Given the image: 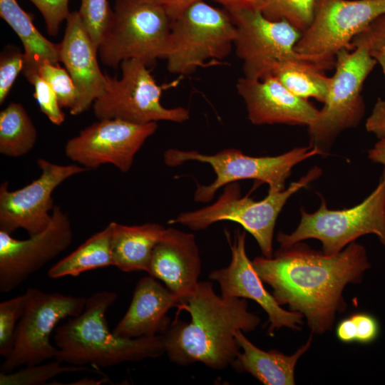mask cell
Wrapping results in <instances>:
<instances>
[{
    "label": "cell",
    "mask_w": 385,
    "mask_h": 385,
    "mask_svg": "<svg viewBox=\"0 0 385 385\" xmlns=\"http://www.w3.org/2000/svg\"><path fill=\"white\" fill-rule=\"evenodd\" d=\"M120 66L121 76L108 75L104 93L93 102V113L98 120L120 119L145 124L160 120L183 123L189 119L188 109L168 108L161 104L163 87L157 84L144 62L126 59Z\"/></svg>",
    "instance_id": "obj_11"
},
{
    "label": "cell",
    "mask_w": 385,
    "mask_h": 385,
    "mask_svg": "<svg viewBox=\"0 0 385 385\" xmlns=\"http://www.w3.org/2000/svg\"><path fill=\"white\" fill-rule=\"evenodd\" d=\"M37 138L36 127L24 107L11 102L0 112V153L17 158L27 154Z\"/></svg>",
    "instance_id": "obj_27"
},
{
    "label": "cell",
    "mask_w": 385,
    "mask_h": 385,
    "mask_svg": "<svg viewBox=\"0 0 385 385\" xmlns=\"http://www.w3.org/2000/svg\"><path fill=\"white\" fill-rule=\"evenodd\" d=\"M157 128V122L138 124L120 119L98 120L67 141L65 155L86 170L112 164L125 173Z\"/></svg>",
    "instance_id": "obj_14"
},
{
    "label": "cell",
    "mask_w": 385,
    "mask_h": 385,
    "mask_svg": "<svg viewBox=\"0 0 385 385\" xmlns=\"http://www.w3.org/2000/svg\"><path fill=\"white\" fill-rule=\"evenodd\" d=\"M366 129L379 140L385 139V100L379 98L366 120Z\"/></svg>",
    "instance_id": "obj_38"
},
{
    "label": "cell",
    "mask_w": 385,
    "mask_h": 385,
    "mask_svg": "<svg viewBox=\"0 0 385 385\" xmlns=\"http://www.w3.org/2000/svg\"><path fill=\"white\" fill-rule=\"evenodd\" d=\"M236 88L246 105L248 119L255 125L308 127L319 113L308 100L291 93L272 74L257 80L240 78Z\"/></svg>",
    "instance_id": "obj_18"
},
{
    "label": "cell",
    "mask_w": 385,
    "mask_h": 385,
    "mask_svg": "<svg viewBox=\"0 0 385 385\" xmlns=\"http://www.w3.org/2000/svg\"><path fill=\"white\" fill-rule=\"evenodd\" d=\"M62 362L55 359L46 364L26 366L9 373L0 372L1 385H39L64 373L94 371L88 366L73 365L62 366Z\"/></svg>",
    "instance_id": "obj_29"
},
{
    "label": "cell",
    "mask_w": 385,
    "mask_h": 385,
    "mask_svg": "<svg viewBox=\"0 0 385 385\" xmlns=\"http://www.w3.org/2000/svg\"><path fill=\"white\" fill-rule=\"evenodd\" d=\"M112 222L113 266L124 272H148L153 250L166 228L154 222L132 226Z\"/></svg>",
    "instance_id": "obj_23"
},
{
    "label": "cell",
    "mask_w": 385,
    "mask_h": 385,
    "mask_svg": "<svg viewBox=\"0 0 385 385\" xmlns=\"http://www.w3.org/2000/svg\"><path fill=\"white\" fill-rule=\"evenodd\" d=\"M41 14L48 34L56 36L59 27L70 14L69 0H29Z\"/></svg>",
    "instance_id": "obj_35"
},
{
    "label": "cell",
    "mask_w": 385,
    "mask_h": 385,
    "mask_svg": "<svg viewBox=\"0 0 385 385\" xmlns=\"http://www.w3.org/2000/svg\"><path fill=\"white\" fill-rule=\"evenodd\" d=\"M176 307L188 312L190 321L176 319L162 335L165 354L180 366L200 362L215 370L225 369L240 348L235 332H252L260 322L247 310L246 299L217 295L207 281L199 282Z\"/></svg>",
    "instance_id": "obj_2"
},
{
    "label": "cell",
    "mask_w": 385,
    "mask_h": 385,
    "mask_svg": "<svg viewBox=\"0 0 385 385\" xmlns=\"http://www.w3.org/2000/svg\"><path fill=\"white\" fill-rule=\"evenodd\" d=\"M0 16L12 28L24 46L23 75L31 83L41 66L58 63L59 43H53L35 27L33 19L16 0H0Z\"/></svg>",
    "instance_id": "obj_24"
},
{
    "label": "cell",
    "mask_w": 385,
    "mask_h": 385,
    "mask_svg": "<svg viewBox=\"0 0 385 385\" xmlns=\"http://www.w3.org/2000/svg\"><path fill=\"white\" fill-rule=\"evenodd\" d=\"M384 14L385 0H318L312 23L295 50L324 71L332 69L337 54L352 50L353 38Z\"/></svg>",
    "instance_id": "obj_10"
},
{
    "label": "cell",
    "mask_w": 385,
    "mask_h": 385,
    "mask_svg": "<svg viewBox=\"0 0 385 385\" xmlns=\"http://www.w3.org/2000/svg\"><path fill=\"white\" fill-rule=\"evenodd\" d=\"M24 66V55L19 48L7 46L0 57V103L8 96L19 73Z\"/></svg>",
    "instance_id": "obj_33"
},
{
    "label": "cell",
    "mask_w": 385,
    "mask_h": 385,
    "mask_svg": "<svg viewBox=\"0 0 385 385\" xmlns=\"http://www.w3.org/2000/svg\"><path fill=\"white\" fill-rule=\"evenodd\" d=\"M324 152L317 146L294 148L277 156L252 157L240 150L228 148L214 155L202 154L195 150L170 148L164 153L165 163L175 167L188 161L209 164L216 178L207 185L197 184L194 200L197 202L211 201L222 187L245 179H253L269 185L268 192L284 190L287 179L292 168L299 163Z\"/></svg>",
    "instance_id": "obj_6"
},
{
    "label": "cell",
    "mask_w": 385,
    "mask_h": 385,
    "mask_svg": "<svg viewBox=\"0 0 385 385\" xmlns=\"http://www.w3.org/2000/svg\"><path fill=\"white\" fill-rule=\"evenodd\" d=\"M34 87V96L39 108L49 120L60 125L65 120V114L61 110L58 97L50 85L37 74L31 82Z\"/></svg>",
    "instance_id": "obj_34"
},
{
    "label": "cell",
    "mask_w": 385,
    "mask_h": 385,
    "mask_svg": "<svg viewBox=\"0 0 385 385\" xmlns=\"http://www.w3.org/2000/svg\"><path fill=\"white\" fill-rule=\"evenodd\" d=\"M322 174L318 167L311 169L298 181L278 192H268L267 197L256 201L249 195L241 197L237 182L225 185L223 192L212 204L194 211L180 213L168 221L169 224H181L192 230L207 228L220 221H232L240 224L256 240L264 257L270 258L272 240L277 218L289 197L301 188L307 187Z\"/></svg>",
    "instance_id": "obj_5"
},
{
    "label": "cell",
    "mask_w": 385,
    "mask_h": 385,
    "mask_svg": "<svg viewBox=\"0 0 385 385\" xmlns=\"http://www.w3.org/2000/svg\"><path fill=\"white\" fill-rule=\"evenodd\" d=\"M201 261L195 235L168 227L155 245L148 273L163 281L179 299L198 284Z\"/></svg>",
    "instance_id": "obj_20"
},
{
    "label": "cell",
    "mask_w": 385,
    "mask_h": 385,
    "mask_svg": "<svg viewBox=\"0 0 385 385\" xmlns=\"http://www.w3.org/2000/svg\"><path fill=\"white\" fill-rule=\"evenodd\" d=\"M369 158L374 163L385 165V139L379 140L369 151Z\"/></svg>",
    "instance_id": "obj_42"
},
{
    "label": "cell",
    "mask_w": 385,
    "mask_h": 385,
    "mask_svg": "<svg viewBox=\"0 0 385 385\" xmlns=\"http://www.w3.org/2000/svg\"><path fill=\"white\" fill-rule=\"evenodd\" d=\"M242 352H238L230 366L237 372H247L265 385H293L294 369L299 357L310 347L312 337L292 355L277 351H265L248 340L243 332L235 333Z\"/></svg>",
    "instance_id": "obj_22"
},
{
    "label": "cell",
    "mask_w": 385,
    "mask_h": 385,
    "mask_svg": "<svg viewBox=\"0 0 385 385\" xmlns=\"http://www.w3.org/2000/svg\"><path fill=\"white\" fill-rule=\"evenodd\" d=\"M171 19L160 5L149 0H115L110 24L98 46L101 62L117 68L135 58L148 67L165 58Z\"/></svg>",
    "instance_id": "obj_4"
},
{
    "label": "cell",
    "mask_w": 385,
    "mask_h": 385,
    "mask_svg": "<svg viewBox=\"0 0 385 385\" xmlns=\"http://www.w3.org/2000/svg\"><path fill=\"white\" fill-rule=\"evenodd\" d=\"M231 251V260L226 267L212 271L208 277L216 281L223 297L250 299L256 302L267 314L270 323L267 329L272 336L275 329L287 327L299 329L303 324V315L281 307L274 296L269 293L255 271L245 250L246 232L237 229L232 240L225 232Z\"/></svg>",
    "instance_id": "obj_17"
},
{
    "label": "cell",
    "mask_w": 385,
    "mask_h": 385,
    "mask_svg": "<svg viewBox=\"0 0 385 385\" xmlns=\"http://www.w3.org/2000/svg\"><path fill=\"white\" fill-rule=\"evenodd\" d=\"M352 48L365 47L369 51L385 46V14L374 20L351 41Z\"/></svg>",
    "instance_id": "obj_36"
},
{
    "label": "cell",
    "mask_w": 385,
    "mask_h": 385,
    "mask_svg": "<svg viewBox=\"0 0 385 385\" xmlns=\"http://www.w3.org/2000/svg\"><path fill=\"white\" fill-rule=\"evenodd\" d=\"M318 0H265L262 14L272 21L285 20L302 34L312 23Z\"/></svg>",
    "instance_id": "obj_28"
},
{
    "label": "cell",
    "mask_w": 385,
    "mask_h": 385,
    "mask_svg": "<svg viewBox=\"0 0 385 385\" xmlns=\"http://www.w3.org/2000/svg\"><path fill=\"white\" fill-rule=\"evenodd\" d=\"M113 222L95 233L77 249L61 260L48 271V277L58 279L113 265Z\"/></svg>",
    "instance_id": "obj_25"
},
{
    "label": "cell",
    "mask_w": 385,
    "mask_h": 385,
    "mask_svg": "<svg viewBox=\"0 0 385 385\" xmlns=\"http://www.w3.org/2000/svg\"><path fill=\"white\" fill-rule=\"evenodd\" d=\"M68 215L54 207L48 227L26 240L0 230V292H9L65 251L73 241Z\"/></svg>",
    "instance_id": "obj_16"
},
{
    "label": "cell",
    "mask_w": 385,
    "mask_h": 385,
    "mask_svg": "<svg viewBox=\"0 0 385 385\" xmlns=\"http://www.w3.org/2000/svg\"><path fill=\"white\" fill-rule=\"evenodd\" d=\"M376 64L365 47L343 49L337 54L335 72L323 108L308 126L310 145L323 151V147L329 145L340 132L360 123L365 111L363 84Z\"/></svg>",
    "instance_id": "obj_9"
},
{
    "label": "cell",
    "mask_w": 385,
    "mask_h": 385,
    "mask_svg": "<svg viewBox=\"0 0 385 385\" xmlns=\"http://www.w3.org/2000/svg\"><path fill=\"white\" fill-rule=\"evenodd\" d=\"M222 4L225 8L246 7L261 11L265 0H214Z\"/></svg>",
    "instance_id": "obj_41"
},
{
    "label": "cell",
    "mask_w": 385,
    "mask_h": 385,
    "mask_svg": "<svg viewBox=\"0 0 385 385\" xmlns=\"http://www.w3.org/2000/svg\"><path fill=\"white\" fill-rule=\"evenodd\" d=\"M78 11L98 49L113 16V9L110 7L108 1L81 0Z\"/></svg>",
    "instance_id": "obj_30"
},
{
    "label": "cell",
    "mask_w": 385,
    "mask_h": 385,
    "mask_svg": "<svg viewBox=\"0 0 385 385\" xmlns=\"http://www.w3.org/2000/svg\"><path fill=\"white\" fill-rule=\"evenodd\" d=\"M40 176L16 190H9L8 182L0 186V230L11 234L24 229L29 236L43 231L49 225L54 208L52 193L68 178L86 169L78 164L58 165L37 160Z\"/></svg>",
    "instance_id": "obj_15"
},
{
    "label": "cell",
    "mask_w": 385,
    "mask_h": 385,
    "mask_svg": "<svg viewBox=\"0 0 385 385\" xmlns=\"http://www.w3.org/2000/svg\"><path fill=\"white\" fill-rule=\"evenodd\" d=\"M336 334L337 338L342 342L351 343L356 342V327L351 316L342 320L338 324Z\"/></svg>",
    "instance_id": "obj_39"
},
{
    "label": "cell",
    "mask_w": 385,
    "mask_h": 385,
    "mask_svg": "<svg viewBox=\"0 0 385 385\" xmlns=\"http://www.w3.org/2000/svg\"><path fill=\"white\" fill-rule=\"evenodd\" d=\"M225 9L235 26L233 47L242 61L243 77L262 79L272 74L277 64L287 60L314 63L295 50L302 33L287 21L268 19L256 9Z\"/></svg>",
    "instance_id": "obj_12"
},
{
    "label": "cell",
    "mask_w": 385,
    "mask_h": 385,
    "mask_svg": "<svg viewBox=\"0 0 385 385\" xmlns=\"http://www.w3.org/2000/svg\"><path fill=\"white\" fill-rule=\"evenodd\" d=\"M252 262L277 303L302 314L314 334L332 329L336 313L344 308V287L359 282L370 267L365 248L354 242L332 255L297 242Z\"/></svg>",
    "instance_id": "obj_1"
},
{
    "label": "cell",
    "mask_w": 385,
    "mask_h": 385,
    "mask_svg": "<svg viewBox=\"0 0 385 385\" xmlns=\"http://www.w3.org/2000/svg\"><path fill=\"white\" fill-rule=\"evenodd\" d=\"M179 297L149 275L137 282L130 306L113 332L134 339L163 334L170 324L167 313Z\"/></svg>",
    "instance_id": "obj_21"
},
{
    "label": "cell",
    "mask_w": 385,
    "mask_h": 385,
    "mask_svg": "<svg viewBox=\"0 0 385 385\" xmlns=\"http://www.w3.org/2000/svg\"><path fill=\"white\" fill-rule=\"evenodd\" d=\"M25 294V309L17 326L14 344L0 372L9 373L22 366L56 359L59 349L51 343V332L61 320L81 314L87 300L84 297L46 293L34 288L28 289Z\"/></svg>",
    "instance_id": "obj_13"
},
{
    "label": "cell",
    "mask_w": 385,
    "mask_h": 385,
    "mask_svg": "<svg viewBox=\"0 0 385 385\" xmlns=\"http://www.w3.org/2000/svg\"><path fill=\"white\" fill-rule=\"evenodd\" d=\"M117 297L113 292H96L87 298L81 314L57 327L54 342L59 353L55 359L73 366L108 367L165 354L162 334L128 339L109 330L106 314Z\"/></svg>",
    "instance_id": "obj_3"
},
{
    "label": "cell",
    "mask_w": 385,
    "mask_h": 385,
    "mask_svg": "<svg viewBox=\"0 0 385 385\" xmlns=\"http://www.w3.org/2000/svg\"><path fill=\"white\" fill-rule=\"evenodd\" d=\"M98 49L88 34L78 11L71 12L59 43V60L72 78L78 93L73 115L87 111L105 91L108 75L98 61Z\"/></svg>",
    "instance_id": "obj_19"
},
{
    "label": "cell",
    "mask_w": 385,
    "mask_h": 385,
    "mask_svg": "<svg viewBox=\"0 0 385 385\" xmlns=\"http://www.w3.org/2000/svg\"><path fill=\"white\" fill-rule=\"evenodd\" d=\"M287 90L304 98H314L324 103L332 76L318 65L307 61L287 60L277 64L272 72Z\"/></svg>",
    "instance_id": "obj_26"
},
{
    "label": "cell",
    "mask_w": 385,
    "mask_h": 385,
    "mask_svg": "<svg viewBox=\"0 0 385 385\" xmlns=\"http://www.w3.org/2000/svg\"><path fill=\"white\" fill-rule=\"evenodd\" d=\"M235 34L226 9L196 1L171 20L165 56L168 70L186 75L203 67L209 59L222 60L233 47Z\"/></svg>",
    "instance_id": "obj_7"
},
{
    "label": "cell",
    "mask_w": 385,
    "mask_h": 385,
    "mask_svg": "<svg viewBox=\"0 0 385 385\" xmlns=\"http://www.w3.org/2000/svg\"><path fill=\"white\" fill-rule=\"evenodd\" d=\"M38 75L52 88L61 108H68L70 111L75 108L78 93L66 69L61 68L58 63L46 62L39 68Z\"/></svg>",
    "instance_id": "obj_31"
},
{
    "label": "cell",
    "mask_w": 385,
    "mask_h": 385,
    "mask_svg": "<svg viewBox=\"0 0 385 385\" xmlns=\"http://www.w3.org/2000/svg\"><path fill=\"white\" fill-rule=\"evenodd\" d=\"M372 57L376 61L383 71L385 77V46L370 51Z\"/></svg>",
    "instance_id": "obj_43"
},
{
    "label": "cell",
    "mask_w": 385,
    "mask_h": 385,
    "mask_svg": "<svg viewBox=\"0 0 385 385\" xmlns=\"http://www.w3.org/2000/svg\"><path fill=\"white\" fill-rule=\"evenodd\" d=\"M25 305V293L0 303V354L4 358L13 349Z\"/></svg>",
    "instance_id": "obj_32"
},
{
    "label": "cell",
    "mask_w": 385,
    "mask_h": 385,
    "mask_svg": "<svg viewBox=\"0 0 385 385\" xmlns=\"http://www.w3.org/2000/svg\"><path fill=\"white\" fill-rule=\"evenodd\" d=\"M351 317L356 327V342L368 344L376 339L379 327L377 320L372 315L366 313H356Z\"/></svg>",
    "instance_id": "obj_37"
},
{
    "label": "cell",
    "mask_w": 385,
    "mask_h": 385,
    "mask_svg": "<svg viewBox=\"0 0 385 385\" xmlns=\"http://www.w3.org/2000/svg\"><path fill=\"white\" fill-rule=\"evenodd\" d=\"M162 6L167 11L171 20L176 17L185 9L198 0H149Z\"/></svg>",
    "instance_id": "obj_40"
},
{
    "label": "cell",
    "mask_w": 385,
    "mask_h": 385,
    "mask_svg": "<svg viewBox=\"0 0 385 385\" xmlns=\"http://www.w3.org/2000/svg\"><path fill=\"white\" fill-rule=\"evenodd\" d=\"M301 215L294 232L278 233L277 240L280 247L312 238L321 241L324 254L332 255L366 234L376 235L385 246V167L375 190L359 205L333 210L328 209L322 200L316 212L309 213L301 209Z\"/></svg>",
    "instance_id": "obj_8"
}]
</instances>
